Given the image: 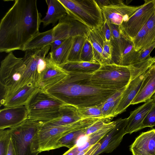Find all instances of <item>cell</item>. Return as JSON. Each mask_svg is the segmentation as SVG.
Listing matches in <instances>:
<instances>
[{
  "mask_svg": "<svg viewBox=\"0 0 155 155\" xmlns=\"http://www.w3.org/2000/svg\"><path fill=\"white\" fill-rule=\"evenodd\" d=\"M41 15L36 0H15L0 22V51H23L40 32Z\"/></svg>",
  "mask_w": 155,
  "mask_h": 155,
  "instance_id": "obj_1",
  "label": "cell"
},
{
  "mask_svg": "<svg viewBox=\"0 0 155 155\" xmlns=\"http://www.w3.org/2000/svg\"><path fill=\"white\" fill-rule=\"evenodd\" d=\"M68 73L62 80L43 91L64 104L77 108L101 105L118 91L92 83V73Z\"/></svg>",
  "mask_w": 155,
  "mask_h": 155,
  "instance_id": "obj_2",
  "label": "cell"
},
{
  "mask_svg": "<svg viewBox=\"0 0 155 155\" xmlns=\"http://www.w3.org/2000/svg\"><path fill=\"white\" fill-rule=\"evenodd\" d=\"M25 68L23 58L16 57L13 52L8 53L2 61L0 68L1 103L27 85Z\"/></svg>",
  "mask_w": 155,
  "mask_h": 155,
  "instance_id": "obj_3",
  "label": "cell"
},
{
  "mask_svg": "<svg viewBox=\"0 0 155 155\" xmlns=\"http://www.w3.org/2000/svg\"><path fill=\"white\" fill-rule=\"evenodd\" d=\"M134 64L128 66L114 63L101 64L99 69L92 73L90 81L100 87L118 90L129 83Z\"/></svg>",
  "mask_w": 155,
  "mask_h": 155,
  "instance_id": "obj_4",
  "label": "cell"
},
{
  "mask_svg": "<svg viewBox=\"0 0 155 155\" xmlns=\"http://www.w3.org/2000/svg\"><path fill=\"white\" fill-rule=\"evenodd\" d=\"M42 124L28 118L18 126L9 128L17 155H38L40 153L37 134Z\"/></svg>",
  "mask_w": 155,
  "mask_h": 155,
  "instance_id": "obj_5",
  "label": "cell"
},
{
  "mask_svg": "<svg viewBox=\"0 0 155 155\" xmlns=\"http://www.w3.org/2000/svg\"><path fill=\"white\" fill-rule=\"evenodd\" d=\"M98 120L95 118L83 119L65 126L42 124L37 134L39 153L54 150L56 143L62 137L71 132L87 128Z\"/></svg>",
  "mask_w": 155,
  "mask_h": 155,
  "instance_id": "obj_6",
  "label": "cell"
},
{
  "mask_svg": "<svg viewBox=\"0 0 155 155\" xmlns=\"http://www.w3.org/2000/svg\"><path fill=\"white\" fill-rule=\"evenodd\" d=\"M64 104L39 89L25 105L28 111V118L43 124L57 118L60 107Z\"/></svg>",
  "mask_w": 155,
  "mask_h": 155,
  "instance_id": "obj_7",
  "label": "cell"
},
{
  "mask_svg": "<svg viewBox=\"0 0 155 155\" xmlns=\"http://www.w3.org/2000/svg\"><path fill=\"white\" fill-rule=\"evenodd\" d=\"M67 15L91 29L100 28L104 20L101 8L95 0H58Z\"/></svg>",
  "mask_w": 155,
  "mask_h": 155,
  "instance_id": "obj_8",
  "label": "cell"
},
{
  "mask_svg": "<svg viewBox=\"0 0 155 155\" xmlns=\"http://www.w3.org/2000/svg\"><path fill=\"white\" fill-rule=\"evenodd\" d=\"M51 48L50 45L42 48L25 51L23 57L25 65L26 84L33 83L38 86L41 77L47 67L48 60L46 55Z\"/></svg>",
  "mask_w": 155,
  "mask_h": 155,
  "instance_id": "obj_9",
  "label": "cell"
},
{
  "mask_svg": "<svg viewBox=\"0 0 155 155\" xmlns=\"http://www.w3.org/2000/svg\"><path fill=\"white\" fill-rule=\"evenodd\" d=\"M144 3L125 22L120 25L122 35L133 39L155 12V0H145Z\"/></svg>",
  "mask_w": 155,
  "mask_h": 155,
  "instance_id": "obj_10",
  "label": "cell"
},
{
  "mask_svg": "<svg viewBox=\"0 0 155 155\" xmlns=\"http://www.w3.org/2000/svg\"><path fill=\"white\" fill-rule=\"evenodd\" d=\"M111 59L112 63L125 66L138 62L139 51L136 50L132 41L121 35L117 39H112Z\"/></svg>",
  "mask_w": 155,
  "mask_h": 155,
  "instance_id": "obj_11",
  "label": "cell"
},
{
  "mask_svg": "<svg viewBox=\"0 0 155 155\" xmlns=\"http://www.w3.org/2000/svg\"><path fill=\"white\" fill-rule=\"evenodd\" d=\"M115 122L114 127L99 142L100 146L93 155H99L102 153H111L119 146L126 134L125 128L127 118H119Z\"/></svg>",
  "mask_w": 155,
  "mask_h": 155,
  "instance_id": "obj_12",
  "label": "cell"
},
{
  "mask_svg": "<svg viewBox=\"0 0 155 155\" xmlns=\"http://www.w3.org/2000/svg\"><path fill=\"white\" fill-rule=\"evenodd\" d=\"M141 6L128 5L121 0L118 3L100 8L104 21L107 20L110 24L120 25L127 21Z\"/></svg>",
  "mask_w": 155,
  "mask_h": 155,
  "instance_id": "obj_13",
  "label": "cell"
},
{
  "mask_svg": "<svg viewBox=\"0 0 155 155\" xmlns=\"http://www.w3.org/2000/svg\"><path fill=\"white\" fill-rule=\"evenodd\" d=\"M28 118V111L25 106L4 107L0 112V130L16 127Z\"/></svg>",
  "mask_w": 155,
  "mask_h": 155,
  "instance_id": "obj_14",
  "label": "cell"
},
{
  "mask_svg": "<svg viewBox=\"0 0 155 155\" xmlns=\"http://www.w3.org/2000/svg\"><path fill=\"white\" fill-rule=\"evenodd\" d=\"M132 155H155V129L141 133L130 145Z\"/></svg>",
  "mask_w": 155,
  "mask_h": 155,
  "instance_id": "obj_15",
  "label": "cell"
},
{
  "mask_svg": "<svg viewBox=\"0 0 155 155\" xmlns=\"http://www.w3.org/2000/svg\"><path fill=\"white\" fill-rule=\"evenodd\" d=\"M147 70L131 78L124 91L115 110V117L124 112L127 107L131 105L140 89Z\"/></svg>",
  "mask_w": 155,
  "mask_h": 155,
  "instance_id": "obj_16",
  "label": "cell"
},
{
  "mask_svg": "<svg viewBox=\"0 0 155 155\" xmlns=\"http://www.w3.org/2000/svg\"><path fill=\"white\" fill-rule=\"evenodd\" d=\"M155 102L154 100L151 98L130 112L125 128L126 134H131L143 128V121Z\"/></svg>",
  "mask_w": 155,
  "mask_h": 155,
  "instance_id": "obj_17",
  "label": "cell"
},
{
  "mask_svg": "<svg viewBox=\"0 0 155 155\" xmlns=\"http://www.w3.org/2000/svg\"><path fill=\"white\" fill-rule=\"evenodd\" d=\"M132 42L137 51L155 42V12L134 38Z\"/></svg>",
  "mask_w": 155,
  "mask_h": 155,
  "instance_id": "obj_18",
  "label": "cell"
},
{
  "mask_svg": "<svg viewBox=\"0 0 155 155\" xmlns=\"http://www.w3.org/2000/svg\"><path fill=\"white\" fill-rule=\"evenodd\" d=\"M38 89L35 84H28L7 97L0 103L1 105L3 106L4 107L25 106Z\"/></svg>",
  "mask_w": 155,
  "mask_h": 155,
  "instance_id": "obj_19",
  "label": "cell"
},
{
  "mask_svg": "<svg viewBox=\"0 0 155 155\" xmlns=\"http://www.w3.org/2000/svg\"><path fill=\"white\" fill-rule=\"evenodd\" d=\"M155 93V63L147 70L140 89L131 104L145 102Z\"/></svg>",
  "mask_w": 155,
  "mask_h": 155,
  "instance_id": "obj_20",
  "label": "cell"
},
{
  "mask_svg": "<svg viewBox=\"0 0 155 155\" xmlns=\"http://www.w3.org/2000/svg\"><path fill=\"white\" fill-rule=\"evenodd\" d=\"M48 60L47 67L41 76L37 86L39 89L43 90L57 83L68 73L59 66Z\"/></svg>",
  "mask_w": 155,
  "mask_h": 155,
  "instance_id": "obj_21",
  "label": "cell"
},
{
  "mask_svg": "<svg viewBox=\"0 0 155 155\" xmlns=\"http://www.w3.org/2000/svg\"><path fill=\"white\" fill-rule=\"evenodd\" d=\"M100 28L90 29L87 38L92 45L94 60L101 64H107L105 54L107 41Z\"/></svg>",
  "mask_w": 155,
  "mask_h": 155,
  "instance_id": "obj_22",
  "label": "cell"
},
{
  "mask_svg": "<svg viewBox=\"0 0 155 155\" xmlns=\"http://www.w3.org/2000/svg\"><path fill=\"white\" fill-rule=\"evenodd\" d=\"M82 119H83L78 114L76 107L64 104L60 107L59 116L57 118L44 124L57 126H65L72 124Z\"/></svg>",
  "mask_w": 155,
  "mask_h": 155,
  "instance_id": "obj_23",
  "label": "cell"
},
{
  "mask_svg": "<svg viewBox=\"0 0 155 155\" xmlns=\"http://www.w3.org/2000/svg\"><path fill=\"white\" fill-rule=\"evenodd\" d=\"M48 10L45 17L42 19L44 27L50 24L54 26L58 21L67 15V12L58 0H46Z\"/></svg>",
  "mask_w": 155,
  "mask_h": 155,
  "instance_id": "obj_24",
  "label": "cell"
},
{
  "mask_svg": "<svg viewBox=\"0 0 155 155\" xmlns=\"http://www.w3.org/2000/svg\"><path fill=\"white\" fill-rule=\"evenodd\" d=\"M73 37L65 40L54 51L50 52L46 58L51 62L61 66L68 62V58L72 46Z\"/></svg>",
  "mask_w": 155,
  "mask_h": 155,
  "instance_id": "obj_25",
  "label": "cell"
},
{
  "mask_svg": "<svg viewBox=\"0 0 155 155\" xmlns=\"http://www.w3.org/2000/svg\"><path fill=\"white\" fill-rule=\"evenodd\" d=\"M101 65L99 62L94 60L90 62H68L60 66L68 72L93 73L99 69Z\"/></svg>",
  "mask_w": 155,
  "mask_h": 155,
  "instance_id": "obj_26",
  "label": "cell"
},
{
  "mask_svg": "<svg viewBox=\"0 0 155 155\" xmlns=\"http://www.w3.org/2000/svg\"><path fill=\"white\" fill-rule=\"evenodd\" d=\"M53 28L40 32L25 46L23 51L42 48L56 41Z\"/></svg>",
  "mask_w": 155,
  "mask_h": 155,
  "instance_id": "obj_27",
  "label": "cell"
},
{
  "mask_svg": "<svg viewBox=\"0 0 155 155\" xmlns=\"http://www.w3.org/2000/svg\"><path fill=\"white\" fill-rule=\"evenodd\" d=\"M126 87L117 91L101 105L102 113L104 118L112 119L115 117V110Z\"/></svg>",
  "mask_w": 155,
  "mask_h": 155,
  "instance_id": "obj_28",
  "label": "cell"
},
{
  "mask_svg": "<svg viewBox=\"0 0 155 155\" xmlns=\"http://www.w3.org/2000/svg\"><path fill=\"white\" fill-rule=\"evenodd\" d=\"M87 128L71 132L63 136L56 143L54 150L62 147H66L69 149L73 147L78 138L85 134Z\"/></svg>",
  "mask_w": 155,
  "mask_h": 155,
  "instance_id": "obj_29",
  "label": "cell"
},
{
  "mask_svg": "<svg viewBox=\"0 0 155 155\" xmlns=\"http://www.w3.org/2000/svg\"><path fill=\"white\" fill-rule=\"evenodd\" d=\"M87 37L78 35L73 37V43L69 53L68 62L80 61V56Z\"/></svg>",
  "mask_w": 155,
  "mask_h": 155,
  "instance_id": "obj_30",
  "label": "cell"
},
{
  "mask_svg": "<svg viewBox=\"0 0 155 155\" xmlns=\"http://www.w3.org/2000/svg\"><path fill=\"white\" fill-rule=\"evenodd\" d=\"M115 121L107 123L104 126L88 136L87 143L89 146L99 142L114 127Z\"/></svg>",
  "mask_w": 155,
  "mask_h": 155,
  "instance_id": "obj_31",
  "label": "cell"
},
{
  "mask_svg": "<svg viewBox=\"0 0 155 155\" xmlns=\"http://www.w3.org/2000/svg\"><path fill=\"white\" fill-rule=\"evenodd\" d=\"M76 108L78 114L82 119L104 118L102 113L101 105Z\"/></svg>",
  "mask_w": 155,
  "mask_h": 155,
  "instance_id": "obj_32",
  "label": "cell"
},
{
  "mask_svg": "<svg viewBox=\"0 0 155 155\" xmlns=\"http://www.w3.org/2000/svg\"><path fill=\"white\" fill-rule=\"evenodd\" d=\"M11 138L9 129L0 130V155H7Z\"/></svg>",
  "mask_w": 155,
  "mask_h": 155,
  "instance_id": "obj_33",
  "label": "cell"
},
{
  "mask_svg": "<svg viewBox=\"0 0 155 155\" xmlns=\"http://www.w3.org/2000/svg\"><path fill=\"white\" fill-rule=\"evenodd\" d=\"M95 60L92 45L87 38L82 48L80 61L90 62Z\"/></svg>",
  "mask_w": 155,
  "mask_h": 155,
  "instance_id": "obj_34",
  "label": "cell"
},
{
  "mask_svg": "<svg viewBox=\"0 0 155 155\" xmlns=\"http://www.w3.org/2000/svg\"><path fill=\"white\" fill-rule=\"evenodd\" d=\"M111 118H103L99 120L87 128L85 130V135L88 136L101 128L108 123L111 122Z\"/></svg>",
  "mask_w": 155,
  "mask_h": 155,
  "instance_id": "obj_35",
  "label": "cell"
},
{
  "mask_svg": "<svg viewBox=\"0 0 155 155\" xmlns=\"http://www.w3.org/2000/svg\"><path fill=\"white\" fill-rule=\"evenodd\" d=\"M142 125L143 128L155 126V102L145 118Z\"/></svg>",
  "mask_w": 155,
  "mask_h": 155,
  "instance_id": "obj_36",
  "label": "cell"
},
{
  "mask_svg": "<svg viewBox=\"0 0 155 155\" xmlns=\"http://www.w3.org/2000/svg\"><path fill=\"white\" fill-rule=\"evenodd\" d=\"M100 28L106 41L111 42L112 39V34L110 24L107 20H104Z\"/></svg>",
  "mask_w": 155,
  "mask_h": 155,
  "instance_id": "obj_37",
  "label": "cell"
},
{
  "mask_svg": "<svg viewBox=\"0 0 155 155\" xmlns=\"http://www.w3.org/2000/svg\"><path fill=\"white\" fill-rule=\"evenodd\" d=\"M155 48V42L150 45L139 51L138 62L143 61L150 56V54L151 52Z\"/></svg>",
  "mask_w": 155,
  "mask_h": 155,
  "instance_id": "obj_38",
  "label": "cell"
},
{
  "mask_svg": "<svg viewBox=\"0 0 155 155\" xmlns=\"http://www.w3.org/2000/svg\"><path fill=\"white\" fill-rule=\"evenodd\" d=\"M110 25L112 34L111 39L119 38L121 36L120 25L113 24H110Z\"/></svg>",
  "mask_w": 155,
  "mask_h": 155,
  "instance_id": "obj_39",
  "label": "cell"
},
{
  "mask_svg": "<svg viewBox=\"0 0 155 155\" xmlns=\"http://www.w3.org/2000/svg\"><path fill=\"white\" fill-rule=\"evenodd\" d=\"M121 0H95L97 5L100 8L103 6H107L117 4L120 2Z\"/></svg>",
  "mask_w": 155,
  "mask_h": 155,
  "instance_id": "obj_40",
  "label": "cell"
},
{
  "mask_svg": "<svg viewBox=\"0 0 155 155\" xmlns=\"http://www.w3.org/2000/svg\"><path fill=\"white\" fill-rule=\"evenodd\" d=\"M65 39L56 40L50 44L51 52H53L57 49L63 43Z\"/></svg>",
  "mask_w": 155,
  "mask_h": 155,
  "instance_id": "obj_41",
  "label": "cell"
},
{
  "mask_svg": "<svg viewBox=\"0 0 155 155\" xmlns=\"http://www.w3.org/2000/svg\"><path fill=\"white\" fill-rule=\"evenodd\" d=\"M7 155H17L11 138L10 141Z\"/></svg>",
  "mask_w": 155,
  "mask_h": 155,
  "instance_id": "obj_42",
  "label": "cell"
},
{
  "mask_svg": "<svg viewBox=\"0 0 155 155\" xmlns=\"http://www.w3.org/2000/svg\"><path fill=\"white\" fill-rule=\"evenodd\" d=\"M151 98L153 99L155 101V93L154 94L152 97Z\"/></svg>",
  "mask_w": 155,
  "mask_h": 155,
  "instance_id": "obj_43",
  "label": "cell"
},
{
  "mask_svg": "<svg viewBox=\"0 0 155 155\" xmlns=\"http://www.w3.org/2000/svg\"><path fill=\"white\" fill-rule=\"evenodd\" d=\"M154 58H155V56H154Z\"/></svg>",
  "mask_w": 155,
  "mask_h": 155,
  "instance_id": "obj_44",
  "label": "cell"
}]
</instances>
